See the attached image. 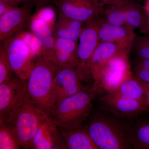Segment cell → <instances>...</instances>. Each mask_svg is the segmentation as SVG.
Instances as JSON below:
<instances>
[{"mask_svg":"<svg viewBox=\"0 0 149 149\" xmlns=\"http://www.w3.org/2000/svg\"><path fill=\"white\" fill-rule=\"evenodd\" d=\"M146 89L147 84L140 81L133 73L113 91L124 97L145 102Z\"/></svg>","mask_w":149,"mask_h":149,"instance_id":"44dd1931","label":"cell"},{"mask_svg":"<svg viewBox=\"0 0 149 149\" xmlns=\"http://www.w3.org/2000/svg\"><path fill=\"white\" fill-rule=\"evenodd\" d=\"M82 81L77 67H68L58 70L54 79L55 107L68 97L86 90L82 85Z\"/></svg>","mask_w":149,"mask_h":149,"instance_id":"30bf717a","label":"cell"},{"mask_svg":"<svg viewBox=\"0 0 149 149\" xmlns=\"http://www.w3.org/2000/svg\"><path fill=\"white\" fill-rule=\"evenodd\" d=\"M16 7V6H15ZM14 6L8 3L3 1H0V16L8 11Z\"/></svg>","mask_w":149,"mask_h":149,"instance_id":"4dcf8cb0","label":"cell"},{"mask_svg":"<svg viewBox=\"0 0 149 149\" xmlns=\"http://www.w3.org/2000/svg\"><path fill=\"white\" fill-rule=\"evenodd\" d=\"M125 26L135 31L141 29L143 24L146 13L143 6L131 0L123 2Z\"/></svg>","mask_w":149,"mask_h":149,"instance_id":"7402d4cb","label":"cell"},{"mask_svg":"<svg viewBox=\"0 0 149 149\" xmlns=\"http://www.w3.org/2000/svg\"><path fill=\"white\" fill-rule=\"evenodd\" d=\"M59 129L67 148L99 149L85 128L81 127L72 130Z\"/></svg>","mask_w":149,"mask_h":149,"instance_id":"d6986e66","label":"cell"},{"mask_svg":"<svg viewBox=\"0 0 149 149\" xmlns=\"http://www.w3.org/2000/svg\"><path fill=\"white\" fill-rule=\"evenodd\" d=\"M134 30L125 26H118L107 22L101 16L98 20V32L100 42L118 43L132 50L136 34Z\"/></svg>","mask_w":149,"mask_h":149,"instance_id":"4fadbf2b","label":"cell"},{"mask_svg":"<svg viewBox=\"0 0 149 149\" xmlns=\"http://www.w3.org/2000/svg\"><path fill=\"white\" fill-rule=\"evenodd\" d=\"M27 80L15 74L0 84V121L8 123L24 101L27 94Z\"/></svg>","mask_w":149,"mask_h":149,"instance_id":"8992f818","label":"cell"},{"mask_svg":"<svg viewBox=\"0 0 149 149\" xmlns=\"http://www.w3.org/2000/svg\"><path fill=\"white\" fill-rule=\"evenodd\" d=\"M52 54L49 61L58 70L68 67H77L78 42L55 37Z\"/></svg>","mask_w":149,"mask_h":149,"instance_id":"7c38bea8","label":"cell"},{"mask_svg":"<svg viewBox=\"0 0 149 149\" xmlns=\"http://www.w3.org/2000/svg\"><path fill=\"white\" fill-rule=\"evenodd\" d=\"M58 69L43 55L35 58V65L27 80L29 98L39 109L51 116L55 107L54 79Z\"/></svg>","mask_w":149,"mask_h":149,"instance_id":"6da1fadb","label":"cell"},{"mask_svg":"<svg viewBox=\"0 0 149 149\" xmlns=\"http://www.w3.org/2000/svg\"><path fill=\"white\" fill-rule=\"evenodd\" d=\"M34 16L45 22L53 29L56 22V15L52 7L45 6L40 8Z\"/></svg>","mask_w":149,"mask_h":149,"instance_id":"f1b7e54d","label":"cell"},{"mask_svg":"<svg viewBox=\"0 0 149 149\" xmlns=\"http://www.w3.org/2000/svg\"><path fill=\"white\" fill-rule=\"evenodd\" d=\"M14 73L3 45L0 48V84L10 79Z\"/></svg>","mask_w":149,"mask_h":149,"instance_id":"4316f807","label":"cell"},{"mask_svg":"<svg viewBox=\"0 0 149 149\" xmlns=\"http://www.w3.org/2000/svg\"><path fill=\"white\" fill-rule=\"evenodd\" d=\"M21 148L10 125L6 123L0 121V149Z\"/></svg>","mask_w":149,"mask_h":149,"instance_id":"cb8c5ba5","label":"cell"},{"mask_svg":"<svg viewBox=\"0 0 149 149\" xmlns=\"http://www.w3.org/2000/svg\"><path fill=\"white\" fill-rule=\"evenodd\" d=\"M145 102L146 106L149 109V85H147L146 92L145 96Z\"/></svg>","mask_w":149,"mask_h":149,"instance_id":"836d02e7","label":"cell"},{"mask_svg":"<svg viewBox=\"0 0 149 149\" xmlns=\"http://www.w3.org/2000/svg\"><path fill=\"white\" fill-rule=\"evenodd\" d=\"M97 93L92 89L84 90L68 97L56 106L51 117L61 129L72 130L82 127L91 114Z\"/></svg>","mask_w":149,"mask_h":149,"instance_id":"3957f363","label":"cell"},{"mask_svg":"<svg viewBox=\"0 0 149 149\" xmlns=\"http://www.w3.org/2000/svg\"><path fill=\"white\" fill-rule=\"evenodd\" d=\"M15 34L5 40L3 45L14 73L26 80L33 69L36 57L24 40Z\"/></svg>","mask_w":149,"mask_h":149,"instance_id":"52a82bcc","label":"cell"},{"mask_svg":"<svg viewBox=\"0 0 149 149\" xmlns=\"http://www.w3.org/2000/svg\"><path fill=\"white\" fill-rule=\"evenodd\" d=\"M58 126L49 116L41 123L30 148L36 149L61 148Z\"/></svg>","mask_w":149,"mask_h":149,"instance_id":"5bb4252c","label":"cell"},{"mask_svg":"<svg viewBox=\"0 0 149 149\" xmlns=\"http://www.w3.org/2000/svg\"><path fill=\"white\" fill-rule=\"evenodd\" d=\"M143 8L147 15H149V0H146Z\"/></svg>","mask_w":149,"mask_h":149,"instance_id":"d590c367","label":"cell"},{"mask_svg":"<svg viewBox=\"0 0 149 149\" xmlns=\"http://www.w3.org/2000/svg\"><path fill=\"white\" fill-rule=\"evenodd\" d=\"M131 49L118 43L100 42L89 63V72L91 78L95 77L99 68L108 60L121 54H129Z\"/></svg>","mask_w":149,"mask_h":149,"instance_id":"2e32d148","label":"cell"},{"mask_svg":"<svg viewBox=\"0 0 149 149\" xmlns=\"http://www.w3.org/2000/svg\"><path fill=\"white\" fill-rule=\"evenodd\" d=\"M141 118L127 124L129 140L133 149H149V116Z\"/></svg>","mask_w":149,"mask_h":149,"instance_id":"ffe728a7","label":"cell"},{"mask_svg":"<svg viewBox=\"0 0 149 149\" xmlns=\"http://www.w3.org/2000/svg\"><path fill=\"white\" fill-rule=\"evenodd\" d=\"M99 18L85 23L78 40L77 68L82 81L91 77L88 68L89 62L100 42L98 32Z\"/></svg>","mask_w":149,"mask_h":149,"instance_id":"ba28073f","label":"cell"},{"mask_svg":"<svg viewBox=\"0 0 149 149\" xmlns=\"http://www.w3.org/2000/svg\"><path fill=\"white\" fill-rule=\"evenodd\" d=\"M132 50L138 59H149V35H136Z\"/></svg>","mask_w":149,"mask_h":149,"instance_id":"d4e9b609","label":"cell"},{"mask_svg":"<svg viewBox=\"0 0 149 149\" xmlns=\"http://www.w3.org/2000/svg\"><path fill=\"white\" fill-rule=\"evenodd\" d=\"M90 118L84 128L99 149H133L127 124L114 116L101 113Z\"/></svg>","mask_w":149,"mask_h":149,"instance_id":"7a4b0ae2","label":"cell"},{"mask_svg":"<svg viewBox=\"0 0 149 149\" xmlns=\"http://www.w3.org/2000/svg\"><path fill=\"white\" fill-rule=\"evenodd\" d=\"M36 2L37 5L40 7L42 8L46 6L47 4L49 2L51 1H53L54 0H34Z\"/></svg>","mask_w":149,"mask_h":149,"instance_id":"d6a6232c","label":"cell"},{"mask_svg":"<svg viewBox=\"0 0 149 149\" xmlns=\"http://www.w3.org/2000/svg\"><path fill=\"white\" fill-rule=\"evenodd\" d=\"M48 116L34 104L27 93L21 106L6 123L12 129L21 148H29L41 123Z\"/></svg>","mask_w":149,"mask_h":149,"instance_id":"277c9868","label":"cell"},{"mask_svg":"<svg viewBox=\"0 0 149 149\" xmlns=\"http://www.w3.org/2000/svg\"><path fill=\"white\" fill-rule=\"evenodd\" d=\"M140 31L144 35H149V15L146 14L145 21Z\"/></svg>","mask_w":149,"mask_h":149,"instance_id":"f546056e","label":"cell"},{"mask_svg":"<svg viewBox=\"0 0 149 149\" xmlns=\"http://www.w3.org/2000/svg\"><path fill=\"white\" fill-rule=\"evenodd\" d=\"M132 71L140 81L149 85V59H139Z\"/></svg>","mask_w":149,"mask_h":149,"instance_id":"83f0119b","label":"cell"},{"mask_svg":"<svg viewBox=\"0 0 149 149\" xmlns=\"http://www.w3.org/2000/svg\"><path fill=\"white\" fill-rule=\"evenodd\" d=\"M129 59V54H121L111 58L100 67L93 77V89L106 92L116 89L133 74Z\"/></svg>","mask_w":149,"mask_h":149,"instance_id":"5b68a950","label":"cell"},{"mask_svg":"<svg viewBox=\"0 0 149 149\" xmlns=\"http://www.w3.org/2000/svg\"><path fill=\"white\" fill-rule=\"evenodd\" d=\"M19 1L20 0H0L1 1L8 3L14 7H15L17 4L18 3Z\"/></svg>","mask_w":149,"mask_h":149,"instance_id":"e575fe53","label":"cell"},{"mask_svg":"<svg viewBox=\"0 0 149 149\" xmlns=\"http://www.w3.org/2000/svg\"><path fill=\"white\" fill-rule=\"evenodd\" d=\"M95 1L101 3L105 6L106 5L114 3L120 2L125 0H95Z\"/></svg>","mask_w":149,"mask_h":149,"instance_id":"1f68e13d","label":"cell"},{"mask_svg":"<svg viewBox=\"0 0 149 149\" xmlns=\"http://www.w3.org/2000/svg\"><path fill=\"white\" fill-rule=\"evenodd\" d=\"M104 6L101 17L107 22L118 26H125L123 2Z\"/></svg>","mask_w":149,"mask_h":149,"instance_id":"603a6c76","label":"cell"},{"mask_svg":"<svg viewBox=\"0 0 149 149\" xmlns=\"http://www.w3.org/2000/svg\"><path fill=\"white\" fill-rule=\"evenodd\" d=\"M59 12L86 23L101 16L104 5L95 0H54Z\"/></svg>","mask_w":149,"mask_h":149,"instance_id":"9c48e42d","label":"cell"},{"mask_svg":"<svg viewBox=\"0 0 149 149\" xmlns=\"http://www.w3.org/2000/svg\"><path fill=\"white\" fill-rule=\"evenodd\" d=\"M85 23L67 17L59 12L53 29L55 37H61L78 42Z\"/></svg>","mask_w":149,"mask_h":149,"instance_id":"ac0fdd59","label":"cell"},{"mask_svg":"<svg viewBox=\"0 0 149 149\" xmlns=\"http://www.w3.org/2000/svg\"><path fill=\"white\" fill-rule=\"evenodd\" d=\"M16 34L21 37L29 46L35 57L42 55V43L34 33L31 32L22 31L17 32Z\"/></svg>","mask_w":149,"mask_h":149,"instance_id":"484cf974","label":"cell"},{"mask_svg":"<svg viewBox=\"0 0 149 149\" xmlns=\"http://www.w3.org/2000/svg\"><path fill=\"white\" fill-rule=\"evenodd\" d=\"M24 8L14 7L0 16V40L5 41L13 37L31 19Z\"/></svg>","mask_w":149,"mask_h":149,"instance_id":"9a60e30c","label":"cell"},{"mask_svg":"<svg viewBox=\"0 0 149 149\" xmlns=\"http://www.w3.org/2000/svg\"><path fill=\"white\" fill-rule=\"evenodd\" d=\"M102 101L111 113L117 116H138L149 111L144 102L124 97L114 91L107 92Z\"/></svg>","mask_w":149,"mask_h":149,"instance_id":"8fae6325","label":"cell"},{"mask_svg":"<svg viewBox=\"0 0 149 149\" xmlns=\"http://www.w3.org/2000/svg\"><path fill=\"white\" fill-rule=\"evenodd\" d=\"M29 28L31 32L42 41V55L47 60L50 58L54 45L53 29L45 22L33 15L30 19Z\"/></svg>","mask_w":149,"mask_h":149,"instance_id":"e0dca14e","label":"cell"}]
</instances>
